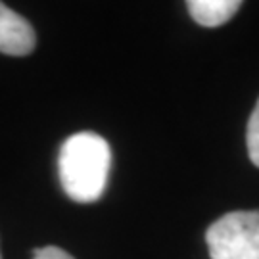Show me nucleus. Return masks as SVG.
I'll return each instance as SVG.
<instances>
[{"label":"nucleus","instance_id":"4","mask_svg":"<svg viewBox=\"0 0 259 259\" xmlns=\"http://www.w3.org/2000/svg\"><path fill=\"white\" fill-rule=\"evenodd\" d=\"M238 0H190L188 12L196 23L204 27H219L238 12Z\"/></svg>","mask_w":259,"mask_h":259},{"label":"nucleus","instance_id":"1","mask_svg":"<svg viewBox=\"0 0 259 259\" xmlns=\"http://www.w3.org/2000/svg\"><path fill=\"white\" fill-rule=\"evenodd\" d=\"M65 194L79 204L100 200L111 169L110 144L96 133H77L64 142L58 159Z\"/></svg>","mask_w":259,"mask_h":259},{"label":"nucleus","instance_id":"3","mask_svg":"<svg viewBox=\"0 0 259 259\" xmlns=\"http://www.w3.org/2000/svg\"><path fill=\"white\" fill-rule=\"evenodd\" d=\"M35 45L37 38L31 23L0 2V52L8 56H25Z\"/></svg>","mask_w":259,"mask_h":259},{"label":"nucleus","instance_id":"5","mask_svg":"<svg viewBox=\"0 0 259 259\" xmlns=\"http://www.w3.org/2000/svg\"><path fill=\"white\" fill-rule=\"evenodd\" d=\"M246 142H248V156L253 161V165L259 167V100L251 111L246 131Z\"/></svg>","mask_w":259,"mask_h":259},{"label":"nucleus","instance_id":"2","mask_svg":"<svg viewBox=\"0 0 259 259\" xmlns=\"http://www.w3.org/2000/svg\"><path fill=\"white\" fill-rule=\"evenodd\" d=\"M211 259H259V211H231L205 232Z\"/></svg>","mask_w":259,"mask_h":259},{"label":"nucleus","instance_id":"7","mask_svg":"<svg viewBox=\"0 0 259 259\" xmlns=\"http://www.w3.org/2000/svg\"><path fill=\"white\" fill-rule=\"evenodd\" d=\"M0 259H2V255H0Z\"/></svg>","mask_w":259,"mask_h":259},{"label":"nucleus","instance_id":"6","mask_svg":"<svg viewBox=\"0 0 259 259\" xmlns=\"http://www.w3.org/2000/svg\"><path fill=\"white\" fill-rule=\"evenodd\" d=\"M33 253H35L33 259H73L67 251L60 250V248H56V246H47V248L35 250Z\"/></svg>","mask_w":259,"mask_h":259}]
</instances>
